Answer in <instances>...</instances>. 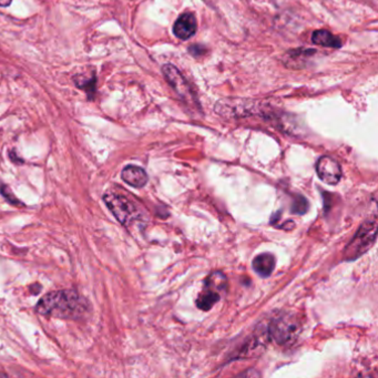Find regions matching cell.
Returning a JSON list of instances; mask_svg holds the SVG:
<instances>
[{"instance_id":"obj_12","label":"cell","mask_w":378,"mask_h":378,"mask_svg":"<svg viewBox=\"0 0 378 378\" xmlns=\"http://www.w3.org/2000/svg\"><path fill=\"white\" fill-rule=\"evenodd\" d=\"M203 287L213 290L220 294H224L226 287H228V280H226V276L223 274L222 272H213L205 279Z\"/></svg>"},{"instance_id":"obj_15","label":"cell","mask_w":378,"mask_h":378,"mask_svg":"<svg viewBox=\"0 0 378 378\" xmlns=\"http://www.w3.org/2000/svg\"><path fill=\"white\" fill-rule=\"evenodd\" d=\"M306 211H307V202L303 197L298 196L293 204V212L296 214H304Z\"/></svg>"},{"instance_id":"obj_7","label":"cell","mask_w":378,"mask_h":378,"mask_svg":"<svg viewBox=\"0 0 378 378\" xmlns=\"http://www.w3.org/2000/svg\"><path fill=\"white\" fill-rule=\"evenodd\" d=\"M197 29V19L191 12L182 14L174 25V34L181 40H189L191 37L196 35Z\"/></svg>"},{"instance_id":"obj_6","label":"cell","mask_w":378,"mask_h":378,"mask_svg":"<svg viewBox=\"0 0 378 378\" xmlns=\"http://www.w3.org/2000/svg\"><path fill=\"white\" fill-rule=\"evenodd\" d=\"M318 178L327 185H335L342 179L341 165L331 156H324L316 163Z\"/></svg>"},{"instance_id":"obj_9","label":"cell","mask_w":378,"mask_h":378,"mask_svg":"<svg viewBox=\"0 0 378 378\" xmlns=\"http://www.w3.org/2000/svg\"><path fill=\"white\" fill-rule=\"evenodd\" d=\"M253 269L260 276L269 277L275 269V257L271 253L257 255L253 260Z\"/></svg>"},{"instance_id":"obj_5","label":"cell","mask_w":378,"mask_h":378,"mask_svg":"<svg viewBox=\"0 0 378 378\" xmlns=\"http://www.w3.org/2000/svg\"><path fill=\"white\" fill-rule=\"evenodd\" d=\"M162 71H163L165 78L167 79L169 84L174 88V91L182 99L188 100V102H193V93L191 90L190 84L183 78V75H181L179 70L176 69V67L172 64H165L162 68Z\"/></svg>"},{"instance_id":"obj_13","label":"cell","mask_w":378,"mask_h":378,"mask_svg":"<svg viewBox=\"0 0 378 378\" xmlns=\"http://www.w3.org/2000/svg\"><path fill=\"white\" fill-rule=\"evenodd\" d=\"M75 82L77 87L84 90L88 95H93L95 93V84L97 82H95V75L93 78H86L84 75H78V77H75Z\"/></svg>"},{"instance_id":"obj_14","label":"cell","mask_w":378,"mask_h":378,"mask_svg":"<svg viewBox=\"0 0 378 378\" xmlns=\"http://www.w3.org/2000/svg\"><path fill=\"white\" fill-rule=\"evenodd\" d=\"M0 191H1V194H3V197L6 198V199L8 200L9 202L12 203V204L17 205V206L18 205H23L21 204V201H19V200L14 196L12 190H10L7 185H0Z\"/></svg>"},{"instance_id":"obj_10","label":"cell","mask_w":378,"mask_h":378,"mask_svg":"<svg viewBox=\"0 0 378 378\" xmlns=\"http://www.w3.org/2000/svg\"><path fill=\"white\" fill-rule=\"evenodd\" d=\"M313 44L327 48H341L342 39L327 30H316L312 35Z\"/></svg>"},{"instance_id":"obj_16","label":"cell","mask_w":378,"mask_h":378,"mask_svg":"<svg viewBox=\"0 0 378 378\" xmlns=\"http://www.w3.org/2000/svg\"><path fill=\"white\" fill-rule=\"evenodd\" d=\"M12 0H0V7H7L12 3Z\"/></svg>"},{"instance_id":"obj_3","label":"cell","mask_w":378,"mask_h":378,"mask_svg":"<svg viewBox=\"0 0 378 378\" xmlns=\"http://www.w3.org/2000/svg\"><path fill=\"white\" fill-rule=\"evenodd\" d=\"M104 200L111 213L122 226H129L140 217V212L137 205L122 194L107 193L104 196Z\"/></svg>"},{"instance_id":"obj_1","label":"cell","mask_w":378,"mask_h":378,"mask_svg":"<svg viewBox=\"0 0 378 378\" xmlns=\"http://www.w3.org/2000/svg\"><path fill=\"white\" fill-rule=\"evenodd\" d=\"M87 309V302L73 290L50 292L36 305L38 314L60 318H81Z\"/></svg>"},{"instance_id":"obj_4","label":"cell","mask_w":378,"mask_h":378,"mask_svg":"<svg viewBox=\"0 0 378 378\" xmlns=\"http://www.w3.org/2000/svg\"><path fill=\"white\" fill-rule=\"evenodd\" d=\"M300 329L302 325L298 316L284 314L273 320L270 327V334L277 344L285 345L298 338Z\"/></svg>"},{"instance_id":"obj_2","label":"cell","mask_w":378,"mask_h":378,"mask_svg":"<svg viewBox=\"0 0 378 378\" xmlns=\"http://www.w3.org/2000/svg\"><path fill=\"white\" fill-rule=\"evenodd\" d=\"M377 235V221H367L359 228L355 237L344 250V259L347 261L356 260L366 253L375 243Z\"/></svg>"},{"instance_id":"obj_11","label":"cell","mask_w":378,"mask_h":378,"mask_svg":"<svg viewBox=\"0 0 378 378\" xmlns=\"http://www.w3.org/2000/svg\"><path fill=\"white\" fill-rule=\"evenodd\" d=\"M222 294L213 290L203 287V291L198 296L197 306L201 311H210L217 302H220Z\"/></svg>"},{"instance_id":"obj_8","label":"cell","mask_w":378,"mask_h":378,"mask_svg":"<svg viewBox=\"0 0 378 378\" xmlns=\"http://www.w3.org/2000/svg\"><path fill=\"white\" fill-rule=\"evenodd\" d=\"M121 178L126 183L133 188H143L147 182V174L145 169L137 165H128L121 172Z\"/></svg>"}]
</instances>
